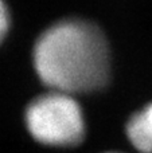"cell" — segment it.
<instances>
[{
    "label": "cell",
    "instance_id": "1",
    "mask_svg": "<svg viewBox=\"0 0 152 153\" xmlns=\"http://www.w3.org/2000/svg\"><path fill=\"white\" fill-rule=\"evenodd\" d=\"M34 67L50 90L67 94L96 91L110 73L107 38L94 23L65 19L46 28L34 46Z\"/></svg>",
    "mask_w": 152,
    "mask_h": 153
},
{
    "label": "cell",
    "instance_id": "2",
    "mask_svg": "<svg viewBox=\"0 0 152 153\" xmlns=\"http://www.w3.org/2000/svg\"><path fill=\"white\" fill-rule=\"evenodd\" d=\"M26 129L40 145L73 148L86 134L83 111L74 95L50 90L37 97L24 111Z\"/></svg>",
    "mask_w": 152,
    "mask_h": 153
},
{
    "label": "cell",
    "instance_id": "3",
    "mask_svg": "<svg viewBox=\"0 0 152 153\" xmlns=\"http://www.w3.org/2000/svg\"><path fill=\"white\" fill-rule=\"evenodd\" d=\"M125 134L136 152L152 153V102L129 117Z\"/></svg>",
    "mask_w": 152,
    "mask_h": 153
},
{
    "label": "cell",
    "instance_id": "4",
    "mask_svg": "<svg viewBox=\"0 0 152 153\" xmlns=\"http://www.w3.org/2000/svg\"><path fill=\"white\" fill-rule=\"evenodd\" d=\"M10 28V12L4 0H0V43L5 38Z\"/></svg>",
    "mask_w": 152,
    "mask_h": 153
},
{
    "label": "cell",
    "instance_id": "5",
    "mask_svg": "<svg viewBox=\"0 0 152 153\" xmlns=\"http://www.w3.org/2000/svg\"><path fill=\"white\" fill-rule=\"evenodd\" d=\"M104 153H124V152H118V151H108V152H104Z\"/></svg>",
    "mask_w": 152,
    "mask_h": 153
}]
</instances>
